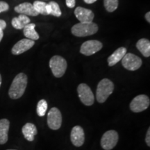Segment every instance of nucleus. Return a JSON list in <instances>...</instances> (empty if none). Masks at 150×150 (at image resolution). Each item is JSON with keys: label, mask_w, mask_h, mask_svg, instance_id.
<instances>
[{"label": "nucleus", "mask_w": 150, "mask_h": 150, "mask_svg": "<svg viewBox=\"0 0 150 150\" xmlns=\"http://www.w3.org/2000/svg\"><path fill=\"white\" fill-rule=\"evenodd\" d=\"M9 127H10V122L8 120H0V145H4L8 141Z\"/></svg>", "instance_id": "obj_17"}, {"label": "nucleus", "mask_w": 150, "mask_h": 150, "mask_svg": "<svg viewBox=\"0 0 150 150\" xmlns=\"http://www.w3.org/2000/svg\"><path fill=\"white\" fill-rule=\"evenodd\" d=\"M145 19L148 23H150V12H147L145 14Z\"/></svg>", "instance_id": "obj_29"}, {"label": "nucleus", "mask_w": 150, "mask_h": 150, "mask_svg": "<svg viewBox=\"0 0 150 150\" xmlns=\"http://www.w3.org/2000/svg\"><path fill=\"white\" fill-rule=\"evenodd\" d=\"M103 47L102 43L99 40H88L82 44L80 52L85 56H91L100 51Z\"/></svg>", "instance_id": "obj_10"}, {"label": "nucleus", "mask_w": 150, "mask_h": 150, "mask_svg": "<svg viewBox=\"0 0 150 150\" xmlns=\"http://www.w3.org/2000/svg\"><path fill=\"white\" fill-rule=\"evenodd\" d=\"M119 136L115 130H109L105 132L101 139V146L104 150H111L117 145Z\"/></svg>", "instance_id": "obj_6"}, {"label": "nucleus", "mask_w": 150, "mask_h": 150, "mask_svg": "<svg viewBox=\"0 0 150 150\" xmlns=\"http://www.w3.org/2000/svg\"><path fill=\"white\" fill-rule=\"evenodd\" d=\"M70 139L75 147H81L85 141V134L83 128L80 126H75L71 131Z\"/></svg>", "instance_id": "obj_12"}, {"label": "nucleus", "mask_w": 150, "mask_h": 150, "mask_svg": "<svg viewBox=\"0 0 150 150\" xmlns=\"http://www.w3.org/2000/svg\"><path fill=\"white\" fill-rule=\"evenodd\" d=\"M122 66L127 70L130 71H136L142 66V61L139 56L134 54H126L122 59Z\"/></svg>", "instance_id": "obj_7"}, {"label": "nucleus", "mask_w": 150, "mask_h": 150, "mask_svg": "<svg viewBox=\"0 0 150 150\" xmlns=\"http://www.w3.org/2000/svg\"><path fill=\"white\" fill-rule=\"evenodd\" d=\"M150 129L149 128L147 130V134H146V138H145V142L147 143L148 147L150 146Z\"/></svg>", "instance_id": "obj_27"}, {"label": "nucleus", "mask_w": 150, "mask_h": 150, "mask_svg": "<svg viewBox=\"0 0 150 150\" xmlns=\"http://www.w3.org/2000/svg\"><path fill=\"white\" fill-rule=\"evenodd\" d=\"M83 1H85L86 4H91L95 3V1H97V0H83Z\"/></svg>", "instance_id": "obj_30"}, {"label": "nucleus", "mask_w": 150, "mask_h": 150, "mask_svg": "<svg viewBox=\"0 0 150 150\" xmlns=\"http://www.w3.org/2000/svg\"><path fill=\"white\" fill-rule=\"evenodd\" d=\"M78 95L81 102L86 106H92L95 102V96L87 84L81 83L77 88Z\"/></svg>", "instance_id": "obj_5"}, {"label": "nucleus", "mask_w": 150, "mask_h": 150, "mask_svg": "<svg viewBox=\"0 0 150 150\" xmlns=\"http://www.w3.org/2000/svg\"><path fill=\"white\" fill-rule=\"evenodd\" d=\"M65 1H66V5L68 8H72L75 6L76 0H65Z\"/></svg>", "instance_id": "obj_26"}, {"label": "nucleus", "mask_w": 150, "mask_h": 150, "mask_svg": "<svg viewBox=\"0 0 150 150\" xmlns=\"http://www.w3.org/2000/svg\"><path fill=\"white\" fill-rule=\"evenodd\" d=\"M1 81H2V79H1V74H0V87H1Z\"/></svg>", "instance_id": "obj_32"}, {"label": "nucleus", "mask_w": 150, "mask_h": 150, "mask_svg": "<svg viewBox=\"0 0 150 150\" xmlns=\"http://www.w3.org/2000/svg\"><path fill=\"white\" fill-rule=\"evenodd\" d=\"M66 60L61 56H54L50 61V67L52 74L56 78H60L64 75L67 70Z\"/></svg>", "instance_id": "obj_4"}, {"label": "nucleus", "mask_w": 150, "mask_h": 150, "mask_svg": "<svg viewBox=\"0 0 150 150\" xmlns=\"http://www.w3.org/2000/svg\"><path fill=\"white\" fill-rule=\"evenodd\" d=\"M22 132L25 139L29 142H32L34 140V137L37 134L38 131L35 125H33V123L28 122L22 127Z\"/></svg>", "instance_id": "obj_16"}, {"label": "nucleus", "mask_w": 150, "mask_h": 150, "mask_svg": "<svg viewBox=\"0 0 150 150\" xmlns=\"http://www.w3.org/2000/svg\"><path fill=\"white\" fill-rule=\"evenodd\" d=\"M34 40H30L28 38L22 39L18 41L15 45L13 47L11 52L13 55H20V54H23L24 52L28 51L34 45Z\"/></svg>", "instance_id": "obj_11"}, {"label": "nucleus", "mask_w": 150, "mask_h": 150, "mask_svg": "<svg viewBox=\"0 0 150 150\" xmlns=\"http://www.w3.org/2000/svg\"><path fill=\"white\" fill-rule=\"evenodd\" d=\"M48 105L47 102L45 99H41L37 104L36 112L39 117H43L45 115L47 110Z\"/></svg>", "instance_id": "obj_21"}, {"label": "nucleus", "mask_w": 150, "mask_h": 150, "mask_svg": "<svg viewBox=\"0 0 150 150\" xmlns=\"http://www.w3.org/2000/svg\"><path fill=\"white\" fill-rule=\"evenodd\" d=\"M30 22H31V20L27 16L20 14L18 17L13 18L11 24H12V26L15 29H23V28L27 24L30 23Z\"/></svg>", "instance_id": "obj_18"}, {"label": "nucleus", "mask_w": 150, "mask_h": 150, "mask_svg": "<svg viewBox=\"0 0 150 150\" xmlns=\"http://www.w3.org/2000/svg\"><path fill=\"white\" fill-rule=\"evenodd\" d=\"M6 27V22L3 20H0V29L4 30Z\"/></svg>", "instance_id": "obj_28"}, {"label": "nucleus", "mask_w": 150, "mask_h": 150, "mask_svg": "<svg viewBox=\"0 0 150 150\" xmlns=\"http://www.w3.org/2000/svg\"><path fill=\"white\" fill-rule=\"evenodd\" d=\"M98 31V26L94 22L89 23H79L73 26L71 29L72 33L75 36L85 37L96 33Z\"/></svg>", "instance_id": "obj_3"}, {"label": "nucleus", "mask_w": 150, "mask_h": 150, "mask_svg": "<svg viewBox=\"0 0 150 150\" xmlns=\"http://www.w3.org/2000/svg\"><path fill=\"white\" fill-rule=\"evenodd\" d=\"M35 24L34 23H29L23 28L24 36L28 39L32 40H37L39 39V35L35 30Z\"/></svg>", "instance_id": "obj_19"}, {"label": "nucleus", "mask_w": 150, "mask_h": 150, "mask_svg": "<svg viewBox=\"0 0 150 150\" xmlns=\"http://www.w3.org/2000/svg\"><path fill=\"white\" fill-rule=\"evenodd\" d=\"M46 5L47 4L42 1H35L33 4L35 10L38 13V14L47 16V13L46 10Z\"/></svg>", "instance_id": "obj_22"}, {"label": "nucleus", "mask_w": 150, "mask_h": 150, "mask_svg": "<svg viewBox=\"0 0 150 150\" xmlns=\"http://www.w3.org/2000/svg\"><path fill=\"white\" fill-rule=\"evenodd\" d=\"M150 104L149 97L145 95H139L133 99L130 103V109L134 112H140L147 109Z\"/></svg>", "instance_id": "obj_8"}, {"label": "nucleus", "mask_w": 150, "mask_h": 150, "mask_svg": "<svg viewBox=\"0 0 150 150\" xmlns=\"http://www.w3.org/2000/svg\"><path fill=\"white\" fill-rule=\"evenodd\" d=\"M7 150H16V149H7Z\"/></svg>", "instance_id": "obj_33"}, {"label": "nucleus", "mask_w": 150, "mask_h": 150, "mask_svg": "<svg viewBox=\"0 0 150 150\" xmlns=\"http://www.w3.org/2000/svg\"><path fill=\"white\" fill-rule=\"evenodd\" d=\"M9 9V6L5 1H0V13L2 12L7 11Z\"/></svg>", "instance_id": "obj_25"}, {"label": "nucleus", "mask_w": 150, "mask_h": 150, "mask_svg": "<svg viewBox=\"0 0 150 150\" xmlns=\"http://www.w3.org/2000/svg\"><path fill=\"white\" fill-rule=\"evenodd\" d=\"M136 47L145 57L150 56V42L146 38H141L136 43Z\"/></svg>", "instance_id": "obj_20"}, {"label": "nucleus", "mask_w": 150, "mask_h": 150, "mask_svg": "<svg viewBox=\"0 0 150 150\" xmlns=\"http://www.w3.org/2000/svg\"><path fill=\"white\" fill-rule=\"evenodd\" d=\"M62 114L59 109L53 107L50 109L47 114V125L52 130H58L62 125Z\"/></svg>", "instance_id": "obj_9"}, {"label": "nucleus", "mask_w": 150, "mask_h": 150, "mask_svg": "<svg viewBox=\"0 0 150 150\" xmlns=\"http://www.w3.org/2000/svg\"><path fill=\"white\" fill-rule=\"evenodd\" d=\"M28 78L24 73H20L14 78L8 91L9 97L13 99H18L24 95L27 86Z\"/></svg>", "instance_id": "obj_1"}, {"label": "nucleus", "mask_w": 150, "mask_h": 150, "mask_svg": "<svg viewBox=\"0 0 150 150\" xmlns=\"http://www.w3.org/2000/svg\"><path fill=\"white\" fill-rule=\"evenodd\" d=\"M114 91V84L108 79H103L97 85L96 98L99 103H104Z\"/></svg>", "instance_id": "obj_2"}, {"label": "nucleus", "mask_w": 150, "mask_h": 150, "mask_svg": "<svg viewBox=\"0 0 150 150\" xmlns=\"http://www.w3.org/2000/svg\"><path fill=\"white\" fill-rule=\"evenodd\" d=\"M15 11L18 13L25 15V16H38V13L35 10L33 4L29 2H24L20 4L15 7Z\"/></svg>", "instance_id": "obj_14"}, {"label": "nucleus", "mask_w": 150, "mask_h": 150, "mask_svg": "<svg viewBox=\"0 0 150 150\" xmlns=\"http://www.w3.org/2000/svg\"><path fill=\"white\" fill-rule=\"evenodd\" d=\"M50 6V14L55 17H60L62 15L59 5L56 1H50L48 4Z\"/></svg>", "instance_id": "obj_24"}, {"label": "nucleus", "mask_w": 150, "mask_h": 150, "mask_svg": "<svg viewBox=\"0 0 150 150\" xmlns=\"http://www.w3.org/2000/svg\"><path fill=\"white\" fill-rule=\"evenodd\" d=\"M127 54V49L125 47L118 48L108 58V64L110 67L114 66L118 62L122 61V58Z\"/></svg>", "instance_id": "obj_15"}, {"label": "nucleus", "mask_w": 150, "mask_h": 150, "mask_svg": "<svg viewBox=\"0 0 150 150\" xmlns=\"http://www.w3.org/2000/svg\"><path fill=\"white\" fill-rule=\"evenodd\" d=\"M74 15L81 23L92 22L94 19V16H95L91 10L81 6L76 7L74 11Z\"/></svg>", "instance_id": "obj_13"}, {"label": "nucleus", "mask_w": 150, "mask_h": 150, "mask_svg": "<svg viewBox=\"0 0 150 150\" xmlns=\"http://www.w3.org/2000/svg\"><path fill=\"white\" fill-rule=\"evenodd\" d=\"M104 5L108 12H114L118 7V0H104Z\"/></svg>", "instance_id": "obj_23"}, {"label": "nucleus", "mask_w": 150, "mask_h": 150, "mask_svg": "<svg viewBox=\"0 0 150 150\" xmlns=\"http://www.w3.org/2000/svg\"><path fill=\"white\" fill-rule=\"evenodd\" d=\"M3 36H4V32H3V30L0 29V42H1V40H2Z\"/></svg>", "instance_id": "obj_31"}]
</instances>
